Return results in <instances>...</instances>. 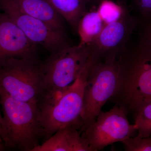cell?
I'll return each instance as SVG.
<instances>
[{"label": "cell", "instance_id": "cell-1", "mask_svg": "<svg viewBox=\"0 0 151 151\" xmlns=\"http://www.w3.org/2000/svg\"><path fill=\"white\" fill-rule=\"evenodd\" d=\"M121 73L113 99L126 114H136L151 102V44L145 42L132 55L121 58Z\"/></svg>", "mask_w": 151, "mask_h": 151}, {"label": "cell", "instance_id": "cell-2", "mask_svg": "<svg viewBox=\"0 0 151 151\" xmlns=\"http://www.w3.org/2000/svg\"><path fill=\"white\" fill-rule=\"evenodd\" d=\"M3 142L6 150L33 151L43 139L37 105L0 93Z\"/></svg>", "mask_w": 151, "mask_h": 151}, {"label": "cell", "instance_id": "cell-3", "mask_svg": "<svg viewBox=\"0 0 151 151\" xmlns=\"http://www.w3.org/2000/svg\"><path fill=\"white\" fill-rule=\"evenodd\" d=\"M92 54L90 46H67L42 62L44 89L38 107L52 102L71 86Z\"/></svg>", "mask_w": 151, "mask_h": 151}, {"label": "cell", "instance_id": "cell-4", "mask_svg": "<svg viewBox=\"0 0 151 151\" xmlns=\"http://www.w3.org/2000/svg\"><path fill=\"white\" fill-rule=\"evenodd\" d=\"M120 73V60L115 55L108 57L103 61L93 59L84 89L81 133L94 123L103 106L115 95Z\"/></svg>", "mask_w": 151, "mask_h": 151}, {"label": "cell", "instance_id": "cell-5", "mask_svg": "<svg viewBox=\"0 0 151 151\" xmlns=\"http://www.w3.org/2000/svg\"><path fill=\"white\" fill-rule=\"evenodd\" d=\"M44 89L42 62L37 58H12L0 63V93L38 106Z\"/></svg>", "mask_w": 151, "mask_h": 151}, {"label": "cell", "instance_id": "cell-6", "mask_svg": "<svg viewBox=\"0 0 151 151\" xmlns=\"http://www.w3.org/2000/svg\"><path fill=\"white\" fill-rule=\"evenodd\" d=\"M93 60L91 56L74 83L59 97L39 108L43 142L63 127L82 123L81 115L84 89Z\"/></svg>", "mask_w": 151, "mask_h": 151}, {"label": "cell", "instance_id": "cell-7", "mask_svg": "<svg viewBox=\"0 0 151 151\" xmlns=\"http://www.w3.org/2000/svg\"><path fill=\"white\" fill-rule=\"evenodd\" d=\"M137 131V125L130 124L126 113L116 105L109 111H101L94 123L81 135L92 151H97L113 143L122 142Z\"/></svg>", "mask_w": 151, "mask_h": 151}, {"label": "cell", "instance_id": "cell-8", "mask_svg": "<svg viewBox=\"0 0 151 151\" xmlns=\"http://www.w3.org/2000/svg\"><path fill=\"white\" fill-rule=\"evenodd\" d=\"M0 10L18 26L29 40L50 53L68 46L64 32L40 20L25 13L13 0H0Z\"/></svg>", "mask_w": 151, "mask_h": 151}, {"label": "cell", "instance_id": "cell-9", "mask_svg": "<svg viewBox=\"0 0 151 151\" xmlns=\"http://www.w3.org/2000/svg\"><path fill=\"white\" fill-rule=\"evenodd\" d=\"M37 47L7 15L0 12V63L12 58H35Z\"/></svg>", "mask_w": 151, "mask_h": 151}, {"label": "cell", "instance_id": "cell-10", "mask_svg": "<svg viewBox=\"0 0 151 151\" xmlns=\"http://www.w3.org/2000/svg\"><path fill=\"white\" fill-rule=\"evenodd\" d=\"M82 122L63 127L33 151H92L81 135Z\"/></svg>", "mask_w": 151, "mask_h": 151}, {"label": "cell", "instance_id": "cell-11", "mask_svg": "<svg viewBox=\"0 0 151 151\" xmlns=\"http://www.w3.org/2000/svg\"><path fill=\"white\" fill-rule=\"evenodd\" d=\"M25 13L64 32V19L48 0H13Z\"/></svg>", "mask_w": 151, "mask_h": 151}, {"label": "cell", "instance_id": "cell-12", "mask_svg": "<svg viewBox=\"0 0 151 151\" xmlns=\"http://www.w3.org/2000/svg\"><path fill=\"white\" fill-rule=\"evenodd\" d=\"M105 25L97 11L85 12L80 19L77 27L80 38L78 45L91 46Z\"/></svg>", "mask_w": 151, "mask_h": 151}, {"label": "cell", "instance_id": "cell-13", "mask_svg": "<svg viewBox=\"0 0 151 151\" xmlns=\"http://www.w3.org/2000/svg\"><path fill=\"white\" fill-rule=\"evenodd\" d=\"M127 31V25L122 19L105 24L93 43L100 50L111 49L121 43Z\"/></svg>", "mask_w": 151, "mask_h": 151}, {"label": "cell", "instance_id": "cell-14", "mask_svg": "<svg viewBox=\"0 0 151 151\" xmlns=\"http://www.w3.org/2000/svg\"><path fill=\"white\" fill-rule=\"evenodd\" d=\"M58 12L77 31L78 23L85 13V0H48Z\"/></svg>", "mask_w": 151, "mask_h": 151}, {"label": "cell", "instance_id": "cell-15", "mask_svg": "<svg viewBox=\"0 0 151 151\" xmlns=\"http://www.w3.org/2000/svg\"><path fill=\"white\" fill-rule=\"evenodd\" d=\"M138 134L142 137L151 136V102L145 105L134 115Z\"/></svg>", "mask_w": 151, "mask_h": 151}, {"label": "cell", "instance_id": "cell-16", "mask_svg": "<svg viewBox=\"0 0 151 151\" xmlns=\"http://www.w3.org/2000/svg\"><path fill=\"white\" fill-rule=\"evenodd\" d=\"M97 12L105 24L119 20L123 14L121 6L109 0H103Z\"/></svg>", "mask_w": 151, "mask_h": 151}, {"label": "cell", "instance_id": "cell-17", "mask_svg": "<svg viewBox=\"0 0 151 151\" xmlns=\"http://www.w3.org/2000/svg\"><path fill=\"white\" fill-rule=\"evenodd\" d=\"M126 151H151V136L142 137L139 135L132 137L122 142Z\"/></svg>", "mask_w": 151, "mask_h": 151}, {"label": "cell", "instance_id": "cell-18", "mask_svg": "<svg viewBox=\"0 0 151 151\" xmlns=\"http://www.w3.org/2000/svg\"><path fill=\"white\" fill-rule=\"evenodd\" d=\"M141 11L145 13H151V0H135Z\"/></svg>", "mask_w": 151, "mask_h": 151}, {"label": "cell", "instance_id": "cell-19", "mask_svg": "<svg viewBox=\"0 0 151 151\" xmlns=\"http://www.w3.org/2000/svg\"><path fill=\"white\" fill-rule=\"evenodd\" d=\"M145 42L151 44V24L147 29L145 34Z\"/></svg>", "mask_w": 151, "mask_h": 151}, {"label": "cell", "instance_id": "cell-20", "mask_svg": "<svg viewBox=\"0 0 151 151\" xmlns=\"http://www.w3.org/2000/svg\"><path fill=\"white\" fill-rule=\"evenodd\" d=\"M2 123L3 115L2 113L1 108V102H0V139L3 141V131Z\"/></svg>", "mask_w": 151, "mask_h": 151}, {"label": "cell", "instance_id": "cell-21", "mask_svg": "<svg viewBox=\"0 0 151 151\" xmlns=\"http://www.w3.org/2000/svg\"><path fill=\"white\" fill-rule=\"evenodd\" d=\"M6 150L3 141L0 139V151H4Z\"/></svg>", "mask_w": 151, "mask_h": 151}]
</instances>
